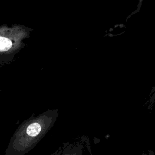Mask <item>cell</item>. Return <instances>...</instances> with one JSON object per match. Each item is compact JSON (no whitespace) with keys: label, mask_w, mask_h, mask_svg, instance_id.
I'll return each mask as SVG.
<instances>
[{"label":"cell","mask_w":155,"mask_h":155,"mask_svg":"<svg viewBox=\"0 0 155 155\" xmlns=\"http://www.w3.org/2000/svg\"><path fill=\"white\" fill-rule=\"evenodd\" d=\"M58 116V109H49L24 120L10 139L4 155L27 154L52 128Z\"/></svg>","instance_id":"6da1fadb"},{"label":"cell","mask_w":155,"mask_h":155,"mask_svg":"<svg viewBox=\"0 0 155 155\" xmlns=\"http://www.w3.org/2000/svg\"><path fill=\"white\" fill-rule=\"evenodd\" d=\"M33 29L21 24L0 26V66L13 62L26 45Z\"/></svg>","instance_id":"7a4b0ae2"},{"label":"cell","mask_w":155,"mask_h":155,"mask_svg":"<svg viewBox=\"0 0 155 155\" xmlns=\"http://www.w3.org/2000/svg\"><path fill=\"white\" fill-rule=\"evenodd\" d=\"M62 152L61 155H82L84 145L82 140L76 142H64L62 145Z\"/></svg>","instance_id":"3957f363"},{"label":"cell","mask_w":155,"mask_h":155,"mask_svg":"<svg viewBox=\"0 0 155 155\" xmlns=\"http://www.w3.org/2000/svg\"><path fill=\"white\" fill-rule=\"evenodd\" d=\"M62 152V147L61 145L54 153H53L50 155H61Z\"/></svg>","instance_id":"277c9868"},{"label":"cell","mask_w":155,"mask_h":155,"mask_svg":"<svg viewBox=\"0 0 155 155\" xmlns=\"http://www.w3.org/2000/svg\"><path fill=\"white\" fill-rule=\"evenodd\" d=\"M142 155H155V153L152 150H148L147 152L142 153Z\"/></svg>","instance_id":"5b68a950"},{"label":"cell","mask_w":155,"mask_h":155,"mask_svg":"<svg viewBox=\"0 0 155 155\" xmlns=\"http://www.w3.org/2000/svg\"><path fill=\"white\" fill-rule=\"evenodd\" d=\"M0 91H1V90H0Z\"/></svg>","instance_id":"8992f818"}]
</instances>
